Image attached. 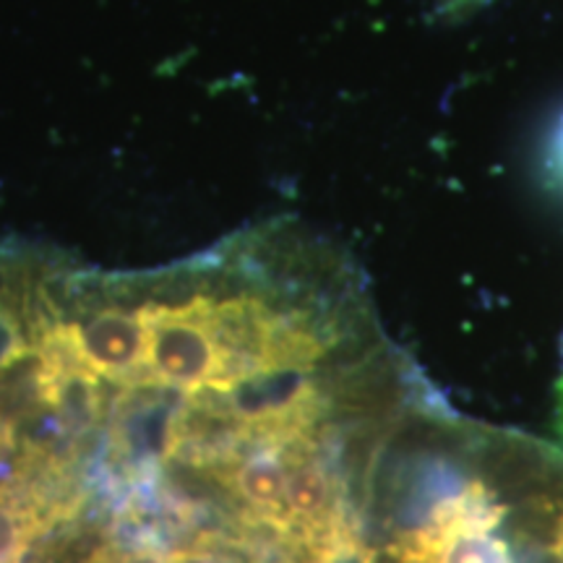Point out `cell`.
<instances>
[{"label":"cell","instance_id":"1","mask_svg":"<svg viewBox=\"0 0 563 563\" xmlns=\"http://www.w3.org/2000/svg\"><path fill=\"white\" fill-rule=\"evenodd\" d=\"M422 483L426 496L407 504L412 519L382 548L361 551V563H555L553 534L563 501L534 498L511 509L485 481Z\"/></svg>","mask_w":563,"mask_h":563},{"label":"cell","instance_id":"2","mask_svg":"<svg viewBox=\"0 0 563 563\" xmlns=\"http://www.w3.org/2000/svg\"><path fill=\"white\" fill-rule=\"evenodd\" d=\"M66 519L60 506L16 473L0 485V563H21L42 532Z\"/></svg>","mask_w":563,"mask_h":563},{"label":"cell","instance_id":"3","mask_svg":"<svg viewBox=\"0 0 563 563\" xmlns=\"http://www.w3.org/2000/svg\"><path fill=\"white\" fill-rule=\"evenodd\" d=\"M87 563H167V555L159 553L157 548H118V545H108L100 548Z\"/></svg>","mask_w":563,"mask_h":563},{"label":"cell","instance_id":"4","mask_svg":"<svg viewBox=\"0 0 563 563\" xmlns=\"http://www.w3.org/2000/svg\"><path fill=\"white\" fill-rule=\"evenodd\" d=\"M13 449H16V426H13V420L5 418V415H0V462H3Z\"/></svg>","mask_w":563,"mask_h":563},{"label":"cell","instance_id":"5","mask_svg":"<svg viewBox=\"0 0 563 563\" xmlns=\"http://www.w3.org/2000/svg\"><path fill=\"white\" fill-rule=\"evenodd\" d=\"M551 170L555 173V178H559L563 186V118L551 141Z\"/></svg>","mask_w":563,"mask_h":563},{"label":"cell","instance_id":"6","mask_svg":"<svg viewBox=\"0 0 563 563\" xmlns=\"http://www.w3.org/2000/svg\"><path fill=\"white\" fill-rule=\"evenodd\" d=\"M555 441H559V454L563 456V378L559 382V397H555Z\"/></svg>","mask_w":563,"mask_h":563}]
</instances>
